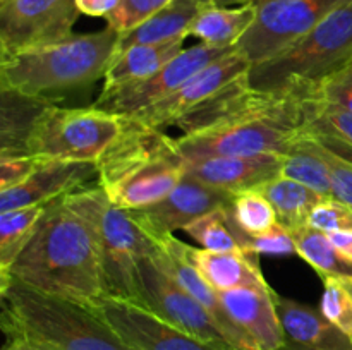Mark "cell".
I'll return each mask as SVG.
<instances>
[{"instance_id": "6da1fadb", "label": "cell", "mask_w": 352, "mask_h": 350, "mask_svg": "<svg viewBox=\"0 0 352 350\" xmlns=\"http://www.w3.org/2000/svg\"><path fill=\"white\" fill-rule=\"evenodd\" d=\"M309 89L258 91L248 74L179 120L174 144L182 160L287 154L305 134Z\"/></svg>"}, {"instance_id": "7a4b0ae2", "label": "cell", "mask_w": 352, "mask_h": 350, "mask_svg": "<svg viewBox=\"0 0 352 350\" xmlns=\"http://www.w3.org/2000/svg\"><path fill=\"white\" fill-rule=\"evenodd\" d=\"M0 273L86 305L107 297L95 225L76 192L48 202L33 239Z\"/></svg>"}, {"instance_id": "3957f363", "label": "cell", "mask_w": 352, "mask_h": 350, "mask_svg": "<svg viewBox=\"0 0 352 350\" xmlns=\"http://www.w3.org/2000/svg\"><path fill=\"white\" fill-rule=\"evenodd\" d=\"M2 329L45 350H136L91 307L48 295L0 273Z\"/></svg>"}, {"instance_id": "277c9868", "label": "cell", "mask_w": 352, "mask_h": 350, "mask_svg": "<svg viewBox=\"0 0 352 350\" xmlns=\"http://www.w3.org/2000/svg\"><path fill=\"white\" fill-rule=\"evenodd\" d=\"M120 33L107 24L96 33L71 34L45 47L0 57V89L50 98L103 78L116 55Z\"/></svg>"}, {"instance_id": "5b68a950", "label": "cell", "mask_w": 352, "mask_h": 350, "mask_svg": "<svg viewBox=\"0 0 352 350\" xmlns=\"http://www.w3.org/2000/svg\"><path fill=\"white\" fill-rule=\"evenodd\" d=\"M126 122L119 139L98 160V185L120 209L164 199L184 177V160L164 130Z\"/></svg>"}, {"instance_id": "8992f818", "label": "cell", "mask_w": 352, "mask_h": 350, "mask_svg": "<svg viewBox=\"0 0 352 350\" xmlns=\"http://www.w3.org/2000/svg\"><path fill=\"white\" fill-rule=\"evenodd\" d=\"M351 58L352 0H347L291 47L251 65L248 81L258 91L313 89Z\"/></svg>"}, {"instance_id": "52a82bcc", "label": "cell", "mask_w": 352, "mask_h": 350, "mask_svg": "<svg viewBox=\"0 0 352 350\" xmlns=\"http://www.w3.org/2000/svg\"><path fill=\"white\" fill-rule=\"evenodd\" d=\"M76 198L95 225L107 297L143 304L140 261L157 249L155 240L100 185L76 191Z\"/></svg>"}, {"instance_id": "ba28073f", "label": "cell", "mask_w": 352, "mask_h": 350, "mask_svg": "<svg viewBox=\"0 0 352 350\" xmlns=\"http://www.w3.org/2000/svg\"><path fill=\"white\" fill-rule=\"evenodd\" d=\"M126 122L102 108H64L55 103L38 115L24 154L38 160H71L98 163L120 137Z\"/></svg>"}, {"instance_id": "9c48e42d", "label": "cell", "mask_w": 352, "mask_h": 350, "mask_svg": "<svg viewBox=\"0 0 352 350\" xmlns=\"http://www.w3.org/2000/svg\"><path fill=\"white\" fill-rule=\"evenodd\" d=\"M347 0H263L256 5V19L237 41V51L260 64L285 50L315 30L330 12Z\"/></svg>"}, {"instance_id": "30bf717a", "label": "cell", "mask_w": 352, "mask_h": 350, "mask_svg": "<svg viewBox=\"0 0 352 350\" xmlns=\"http://www.w3.org/2000/svg\"><path fill=\"white\" fill-rule=\"evenodd\" d=\"M79 16L76 0H0V57L65 40Z\"/></svg>"}, {"instance_id": "8fae6325", "label": "cell", "mask_w": 352, "mask_h": 350, "mask_svg": "<svg viewBox=\"0 0 352 350\" xmlns=\"http://www.w3.org/2000/svg\"><path fill=\"white\" fill-rule=\"evenodd\" d=\"M234 50L236 47H213L206 43L186 48L150 78L122 86L116 91L100 93L95 106L119 115L120 119H127L140 110L160 102L181 88L192 75Z\"/></svg>"}, {"instance_id": "7c38bea8", "label": "cell", "mask_w": 352, "mask_h": 350, "mask_svg": "<svg viewBox=\"0 0 352 350\" xmlns=\"http://www.w3.org/2000/svg\"><path fill=\"white\" fill-rule=\"evenodd\" d=\"M250 69V60L236 48L226 57L219 58L208 67L199 71L198 74L192 75L181 88L162 98L160 102L140 110L124 120H129L138 126L150 127V129L164 130L165 127L175 126L186 115L208 103L222 89L246 75Z\"/></svg>"}, {"instance_id": "4fadbf2b", "label": "cell", "mask_w": 352, "mask_h": 350, "mask_svg": "<svg viewBox=\"0 0 352 350\" xmlns=\"http://www.w3.org/2000/svg\"><path fill=\"white\" fill-rule=\"evenodd\" d=\"M141 290H143V304L155 314L160 316L175 328L196 336L206 343L219 347L229 345L226 335L213 319V316L186 292L170 275L162 270L151 256L141 257Z\"/></svg>"}, {"instance_id": "5bb4252c", "label": "cell", "mask_w": 352, "mask_h": 350, "mask_svg": "<svg viewBox=\"0 0 352 350\" xmlns=\"http://www.w3.org/2000/svg\"><path fill=\"white\" fill-rule=\"evenodd\" d=\"M91 307L136 350H236L203 342L138 302L103 297Z\"/></svg>"}, {"instance_id": "9a60e30c", "label": "cell", "mask_w": 352, "mask_h": 350, "mask_svg": "<svg viewBox=\"0 0 352 350\" xmlns=\"http://www.w3.org/2000/svg\"><path fill=\"white\" fill-rule=\"evenodd\" d=\"M232 194L196 180L184 174L177 185L158 202L140 209H126L131 218L150 237H160L182 230L212 209L230 205Z\"/></svg>"}, {"instance_id": "2e32d148", "label": "cell", "mask_w": 352, "mask_h": 350, "mask_svg": "<svg viewBox=\"0 0 352 350\" xmlns=\"http://www.w3.org/2000/svg\"><path fill=\"white\" fill-rule=\"evenodd\" d=\"M157 244V249L150 254L155 259V263L167 271L186 292L192 295L220 326L222 333L226 335L227 342L230 347L236 350H260L256 343L248 336L223 309L222 302H220V294L201 277L196 264L191 259V246L184 244L174 237V233L160 237H151Z\"/></svg>"}, {"instance_id": "e0dca14e", "label": "cell", "mask_w": 352, "mask_h": 350, "mask_svg": "<svg viewBox=\"0 0 352 350\" xmlns=\"http://www.w3.org/2000/svg\"><path fill=\"white\" fill-rule=\"evenodd\" d=\"M98 177L91 161L41 160L33 174L14 187L0 191V213L48 202L85 189L86 182Z\"/></svg>"}, {"instance_id": "ac0fdd59", "label": "cell", "mask_w": 352, "mask_h": 350, "mask_svg": "<svg viewBox=\"0 0 352 350\" xmlns=\"http://www.w3.org/2000/svg\"><path fill=\"white\" fill-rule=\"evenodd\" d=\"M282 154H261L184 160V174L203 184L236 196L278 177L282 172Z\"/></svg>"}, {"instance_id": "d6986e66", "label": "cell", "mask_w": 352, "mask_h": 350, "mask_svg": "<svg viewBox=\"0 0 352 350\" xmlns=\"http://www.w3.org/2000/svg\"><path fill=\"white\" fill-rule=\"evenodd\" d=\"M275 290L232 288L220 292V302L229 318L251 336L260 350H278L285 343V333L274 301Z\"/></svg>"}, {"instance_id": "ffe728a7", "label": "cell", "mask_w": 352, "mask_h": 350, "mask_svg": "<svg viewBox=\"0 0 352 350\" xmlns=\"http://www.w3.org/2000/svg\"><path fill=\"white\" fill-rule=\"evenodd\" d=\"M285 340L308 349L352 350V336L330 323L320 309L274 294Z\"/></svg>"}, {"instance_id": "44dd1931", "label": "cell", "mask_w": 352, "mask_h": 350, "mask_svg": "<svg viewBox=\"0 0 352 350\" xmlns=\"http://www.w3.org/2000/svg\"><path fill=\"white\" fill-rule=\"evenodd\" d=\"M189 254H191L192 263L196 264L201 277L219 294L232 290V288H256V290L263 292L274 290L261 273L258 256H251L244 250L213 253V250L196 249V247H191Z\"/></svg>"}, {"instance_id": "7402d4cb", "label": "cell", "mask_w": 352, "mask_h": 350, "mask_svg": "<svg viewBox=\"0 0 352 350\" xmlns=\"http://www.w3.org/2000/svg\"><path fill=\"white\" fill-rule=\"evenodd\" d=\"M186 38L164 41V43L134 45L113 55L105 75L102 93L116 91L122 86L143 81L160 71L167 62L184 50Z\"/></svg>"}, {"instance_id": "603a6c76", "label": "cell", "mask_w": 352, "mask_h": 350, "mask_svg": "<svg viewBox=\"0 0 352 350\" xmlns=\"http://www.w3.org/2000/svg\"><path fill=\"white\" fill-rule=\"evenodd\" d=\"M206 5L208 3L205 0H172L140 26L120 33L116 54L134 45L164 43L175 38H188L192 21Z\"/></svg>"}, {"instance_id": "cb8c5ba5", "label": "cell", "mask_w": 352, "mask_h": 350, "mask_svg": "<svg viewBox=\"0 0 352 350\" xmlns=\"http://www.w3.org/2000/svg\"><path fill=\"white\" fill-rule=\"evenodd\" d=\"M2 93L0 106V156L7 154H24L28 136L36 122L38 115L55 103L54 98L19 95L14 91Z\"/></svg>"}, {"instance_id": "d4e9b609", "label": "cell", "mask_w": 352, "mask_h": 350, "mask_svg": "<svg viewBox=\"0 0 352 350\" xmlns=\"http://www.w3.org/2000/svg\"><path fill=\"white\" fill-rule=\"evenodd\" d=\"M254 19H256L254 3L237 7L208 3L192 21L189 36L198 38L199 43L213 45V47H236Z\"/></svg>"}, {"instance_id": "484cf974", "label": "cell", "mask_w": 352, "mask_h": 350, "mask_svg": "<svg viewBox=\"0 0 352 350\" xmlns=\"http://www.w3.org/2000/svg\"><path fill=\"white\" fill-rule=\"evenodd\" d=\"M305 134L352 163V112L349 110L308 98Z\"/></svg>"}, {"instance_id": "4316f807", "label": "cell", "mask_w": 352, "mask_h": 350, "mask_svg": "<svg viewBox=\"0 0 352 350\" xmlns=\"http://www.w3.org/2000/svg\"><path fill=\"white\" fill-rule=\"evenodd\" d=\"M256 189L267 196L277 213L278 222L289 230L305 226L311 209L325 198L308 185L284 177V175H278Z\"/></svg>"}, {"instance_id": "83f0119b", "label": "cell", "mask_w": 352, "mask_h": 350, "mask_svg": "<svg viewBox=\"0 0 352 350\" xmlns=\"http://www.w3.org/2000/svg\"><path fill=\"white\" fill-rule=\"evenodd\" d=\"M230 205L212 209L210 213L186 225L182 230L192 240L201 244V249L213 250V253H226V250H244V253H248L250 235L237 225Z\"/></svg>"}, {"instance_id": "f1b7e54d", "label": "cell", "mask_w": 352, "mask_h": 350, "mask_svg": "<svg viewBox=\"0 0 352 350\" xmlns=\"http://www.w3.org/2000/svg\"><path fill=\"white\" fill-rule=\"evenodd\" d=\"M294 235L298 256L302 257L323 278L351 280L352 259L346 256L327 233L309 229L308 225L291 230Z\"/></svg>"}, {"instance_id": "f546056e", "label": "cell", "mask_w": 352, "mask_h": 350, "mask_svg": "<svg viewBox=\"0 0 352 350\" xmlns=\"http://www.w3.org/2000/svg\"><path fill=\"white\" fill-rule=\"evenodd\" d=\"M280 175L308 185L318 194L332 198V180L318 141L305 136L282 158Z\"/></svg>"}, {"instance_id": "4dcf8cb0", "label": "cell", "mask_w": 352, "mask_h": 350, "mask_svg": "<svg viewBox=\"0 0 352 350\" xmlns=\"http://www.w3.org/2000/svg\"><path fill=\"white\" fill-rule=\"evenodd\" d=\"M47 205L26 206L0 213V271L9 270L33 239Z\"/></svg>"}, {"instance_id": "1f68e13d", "label": "cell", "mask_w": 352, "mask_h": 350, "mask_svg": "<svg viewBox=\"0 0 352 350\" xmlns=\"http://www.w3.org/2000/svg\"><path fill=\"white\" fill-rule=\"evenodd\" d=\"M230 208H232V215L237 225L248 235H258L261 232H267L275 223H278L274 206L268 201L267 196L258 189H248V191L234 196Z\"/></svg>"}, {"instance_id": "d6a6232c", "label": "cell", "mask_w": 352, "mask_h": 350, "mask_svg": "<svg viewBox=\"0 0 352 350\" xmlns=\"http://www.w3.org/2000/svg\"><path fill=\"white\" fill-rule=\"evenodd\" d=\"M320 311L330 323L352 336V294L337 278H323Z\"/></svg>"}, {"instance_id": "836d02e7", "label": "cell", "mask_w": 352, "mask_h": 350, "mask_svg": "<svg viewBox=\"0 0 352 350\" xmlns=\"http://www.w3.org/2000/svg\"><path fill=\"white\" fill-rule=\"evenodd\" d=\"M311 100L352 112V58L311 89Z\"/></svg>"}, {"instance_id": "e575fe53", "label": "cell", "mask_w": 352, "mask_h": 350, "mask_svg": "<svg viewBox=\"0 0 352 350\" xmlns=\"http://www.w3.org/2000/svg\"><path fill=\"white\" fill-rule=\"evenodd\" d=\"M306 225L313 230L327 233L352 230V209L336 198H323L311 209Z\"/></svg>"}, {"instance_id": "d590c367", "label": "cell", "mask_w": 352, "mask_h": 350, "mask_svg": "<svg viewBox=\"0 0 352 350\" xmlns=\"http://www.w3.org/2000/svg\"><path fill=\"white\" fill-rule=\"evenodd\" d=\"M172 0H120L119 7L105 17L107 24L119 33L133 30L168 5Z\"/></svg>"}, {"instance_id": "8d00e7d4", "label": "cell", "mask_w": 352, "mask_h": 350, "mask_svg": "<svg viewBox=\"0 0 352 350\" xmlns=\"http://www.w3.org/2000/svg\"><path fill=\"white\" fill-rule=\"evenodd\" d=\"M248 253L253 256H292L298 254V247L291 230L278 222L267 232L250 235Z\"/></svg>"}, {"instance_id": "74e56055", "label": "cell", "mask_w": 352, "mask_h": 350, "mask_svg": "<svg viewBox=\"0 0 352 350\" xmlns=\"http://www.w3.org/2000/svg\"><path fill=\"white\" fill-rule=\"evenodd\" d=\"M316 141V139H315ZM322 153L325 156L327 165L330 170V180H332V198L339 199L352 209V163L337 156L333 151L320 144Z\"/></svg>"}, {"instance_id": "f35d334b", "label": "cell", "mask_w": 352, "mask_h": 350, "mask_svg": "<svg viewBox=\"0 0 352 350\" xmlns=\"http://www.w3.org/2000/svg\"><path fill=\"white\" fill-rule=\"evenodd\" d=\"M41 160L30 154H7L0 156V191L14 187L26 180Z\"/></svg>"}, {"instance_id": "ab89813d", "label": "cell", "mask_w": 352, "mask_h": 350, "mask_svg": "<svg viewBox=\"0 0 352 350\" xmlns=\"http://www.w3.org/2000/svg\"><path fill=\"white\" fill-rule=\"evenodd\" d=\"M79 12L91 17H109L119 7L120 0H76Z\"/></svg>"}, {"instance_id": "60d3db41", "label": "cell", "mask_w": 352, "mask_h": 350, "mask_svg": "<svg viewBox=\"0 0 352 350\" xmlns=\"http://www.w3.org/2000/svg\"><path fill=\"white\" fill-rule=\"evenodd\" d=\"M330 239L332 242L346 254L349 259H352V230H344V232H336L330 233Z\"/></svg>"}, {"instance_id": "b9f144b4", "label": "cell", "mask_w": 352, "mask_h": 350, "mask_svg": "<svg viewBox=\"0 0 352 350\" xmlns=\"http://www.w3.org/2000/svg\"><path fill=\"white\" fill-rule=\"evenodd\" d=\"M2 350H45L41 347L33 345L30 342H24V340H7L6 347Z\"/></svg>"}, {"instance_id": "7bdbcfd3", "label": "cell", "mask_w": 352, "mask_h": 350, "mask_svg": "<svg viewBox=\"0 0 352 350\" xmlns=\"http://www.w3.org/2000/svg\"><path fill=\"white\" fill-rule=\"evenodd\" d=\"M205 2L212 3V5L230 7V5H234V3H237V5H248V3H254V5H258V3H260V0H205Z\"/></svg>"}, {"instance_id": "ee69618b", "label": "cell", "mask_w": 352, "mask_h": 350, "mask_svg": "<svg viewBox=\"0 0 352 350\" xmlns=\"http://www.w3.org/2000/svg\"><path fill=\"white\" fill-rule=\"evenodd\" d=\"M278 350H318V349H308V347L298 345V343H292L289 342V340H285V343Z\"/></svg>"}, {"instance_id": "f6af8a7d", "label": "cell", "mask_w": 352, "mask_h": 350, "mask_svg": "<svg viewBox=\"0 0 352 350\" xmlns=\"http://www.w3.org/2000/svg\"><path fill=\"white\" fill-rule=\"evenodd\" d=\"M260 2H263V0H260Z\"/></svg>"}]
</instances>
